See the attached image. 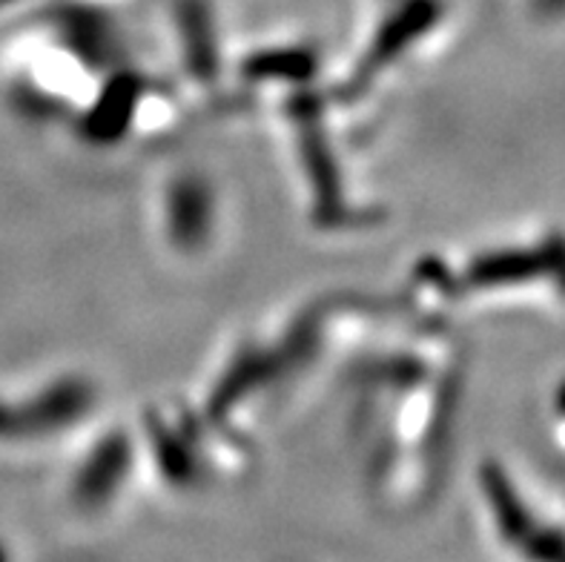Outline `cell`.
<instances>
[{
  "mask_svg": "<svg viewBox=\"0 0 565 562\" xmlns=\"http://www.w3.org/2000/svg\"><path fill=\"white\" fill-rule=\"evenodd\" d=\"M534 7L548 18H565V0H534Z\"/></svg>",
  "mask_w": 565,
  "mask_h": 562,
  "instance_id": "1",
  "label": "cell"
}]
</instances>
